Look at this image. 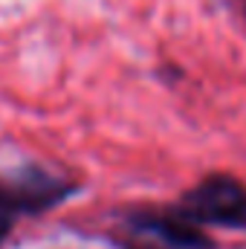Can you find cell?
I'll return each instance as SVG.
<instances>
[{
  "label": "cell",
  "mask_w": 246,
  "mask_h": 249,
  "mask_svg": "<svg viewBox=\"0 0 246 249\" xmlns=\"http://www.w3.org/2000/svg\"><path fill=\"white\" fill-rule=\"evenodd\" d=\"M244 15H246V3H244Z\"/></svg>",
  "instance_id": "4"
},
{
  "label": "cell",
  "mask_w": 246,
  "mask_h": 249,
  "mask_svg": "<svg viewBox=\"0 0 246 249\" xmlns=\"http://www.w3.org/2000/svg\"><path fill=\"white\" fill-rule=\"evenodd\" d=\"M116 244L122 249H214L211 241L180 214H130L124 217Z\"/></svg>",
  "instance_id": "2"
},
{
  "label": "cell",
  "mask_w": 246,
  "mask_h": 249,
  "mask_svg": "<svg viewBox=\"0 0 246 249\" xmlns=\"http://www.w3.org/2000/svg\"><path fill=\"white\" fill-rule=\"evenodd\" d=\"M177 214L188 223L241 229L246 226V186L229 174H211L185 194Z\"/></svg>",
  "instance_id": "1"
},
{
  "label": "cell",
  "mask_w": 246,
  "mask_h": 249,
  "mask_svg": "<svg viewBox=\"0 0 246 249\" xmlns=\"http://www.w3.org/2000/svg\"><path fill=\"white\" fill-rule=\"evenodd\" d=\"M67 197V186L61 180L44 174H23L15 180H0V244L9 235L12 223L23 212H41Z\"/></svg>",
  "instance_id": "3"
}]
</instances>
